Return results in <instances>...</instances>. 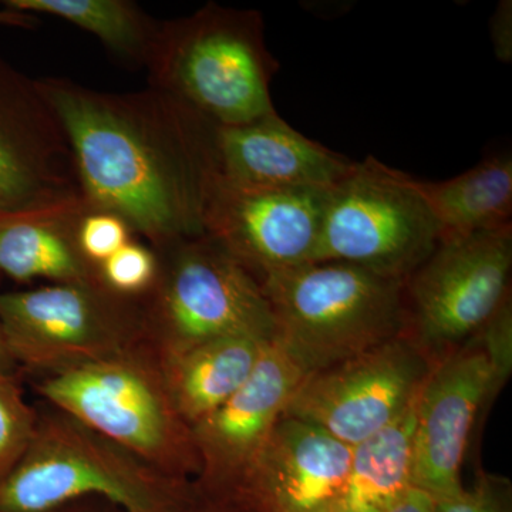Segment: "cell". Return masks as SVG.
Returning <instances> with one entry per match:
<instances>
[{
  "mask_svg": "<svg viewBox=\"0 0 512 512\" xmlns=\"http://www.w3.org/2000/svg\"><path fill=\"white\" fill-rule=\"evenodd\" d=\"M276 340L308 373L406 333L402 281L343 262H313L259 281Z\"/></svg>",
  "mask_w": 512,
  "mask_h": 512,
  "instance_id": "3957f363",
  "label": "cell"
},
{
  "mask_svg": "<svg viewBox=\"0 0 512 512\" xmlns=\"http://www.w3.org/2000/svg\"><path fill=\"white\" fill-rule=\"evenodd\" d=\"M441 238L512 225V157L494 153L466 173L440 181H420Z\"/></svg>",
  "mask_w": 512,
  "mask_h": 512,
  "instance_id": "d6986e66",
  "label": "cell"
},
{
  "mask_svg": "<svg viewBox=\"0 0 512 512\" xmlns=\"http://www.w3.org/2000/svg\"><path fill=\"white\" fill-rule=\"evenodd\" d=\"M215 146L221 177L247 187L326 191L355 165L303 136L276 111L242 126H217Z\"/></svg>",
  "mask_w": 512,
  "mask_h": 512,
  "instance_id": "2e32d148",
  "label": "cell"
},
{
  "mask_svg": "<svg viewBox=\"0 0 512 512\" xmlns=\"http://www.w3.org/2000/svg\"><path fill=\"white\" fill-rule=\"evenodd\" d=\"M86 212L0 224V274L19 282L43 278L55 284L99 279V268L84 258L77 241Z\"/></svg>",
  "mask_w": 512,
  "mask_h": 512,
  "instance_id": "ac0fdd59",
  "label": "cell"
},
{
  "mask_svg": "<svg viewBox=\"0 0 512 512\" xmlns=\"http://www.w3.org/2000/svg\"><path fill=\"white\" fill-rule=\"evenodd\" d=\"M440 239L420 180L367 156L326 194L313 262H343L404 282Z\"/></svg>",
  "mask_w": 512,
  "mask_h": 512,
  "instance_id": "8992f818",
  "label": "cell"
},
{
  "mask_svg": "<svg viewBox=\"0 0 512 512\" xmlns=\"http://www.w3.org/2000/svg\"><path fill=\"white\" fill-rule=\"evenodd\" d=\"M494 55L503 63L512 62V2L501 0L490 19Z\"/></svg>",
  "mask_w": 512,
  "mask_h": 512,
  "instance_id": "484cf974",
  "label": "cell"
},
{
  "mask_svg": "<svg viewBox=\"0 0 512 512\" xmlns=\"http://www.w3.org/2000/svg\"><path fill=\"white\" fill-rule=\"evenodd\" d=\"M99 274L103 284L117 295H138L153 288L158 261L150 249L127 242L99 266Z\"/></svg>",
  "mask_w": 512,
  "mask_h": 512,
  "instance_id": "603a6c76",
  "label": "cell"
},
{
  "mask_svg": "<svg viewBox=\"0 0 512 512\" xmlns=\"http://www.w3.org/2000/svg\"><path fill=\"white\" fill-rule=\"evenodd\" d=\"M306 375L295 357L274 339L244 386L191 427L198 474L207 493L231 501Z\"/></svg>",
  "mask_w": 512,
  "mask_h": 512,
  "instance_id": "5bb4252c",
  "label": "cell"
},
{
  "mask_svg": "<svg viewBox=\"0 0 512 512\" xmlns=\"http://www.w3.org/2000/svg\"><path fill=\"white\" fill-rule=\"evenodd\" d=\"M429 357L407 333L303 377L282 416L318 427L355 447L400 419L416 403Z\"/></svg>",
  "mask_w": 512,
  "mask_h": 512,
  "instance_id": "7c38bea8",
  "label": "cell"
},
{
  "mask_svg": "<svg viewBox=\"0 0 512 512\" xmlns=\"http://www.w3.org/2000/svg\"><path fill=\"white\" fill-rule=\"evenodd\" d=\"M101 278L0 293V328L13 362L47 375L137 346L143 318Z\"/></svg>",
  "mask_w": 512,
  "mask_h": 512,
  "instance_id": "30bf717a",
  "label": "cell"
},
{
  "mask_svg": "<svg viewBox=\"0 0 512 512\" xmlns=\"http://www.w3.org/2000/svg\"><path fill=\"white\" fill-rule=\"evenodd\" d=\"M512 225L440 239L404 281L406 333L436 363L511 298Z\"/></svg>",
  "mask_w": 512,
  "mask_h": 512,
  "instance_id": "9c48e42d",
  "label": "cell"
},
{
  "mask_svg": "<svg viewBox=\"0 0 512 512\" xmlns=\"http://www.w3.org/2000/svg\"><path fill=\"white\" fill-rule=\"evenodd\" d=\"M16 370H18V365L10 356L5 338H3L2 328H0V375L15 376Z\"/></svg>",
  "mask_w": 512,
  "mask_h": 512,
  "instance_id": "f1b7e54d",
  "label": "cell"
},
{
  "mask_svg": "<svg viewBox=\"0 0 512 512\" xmlns=\"http://www.w3.org/2000/svg\"><path fill=\"white\" fill-rule=\"evenodd\" d=\"M69 138L92 211L116 215L154 247L205 235L217 126L161 90L103 93L39 80Z\"/></svg>",
  "mask_w": 512,
  "mask_h": 512,
  "instance_id": "6da1fadb",
  "label": "cell"
},
{
  "mask_svg": "<svg viewBox=\"0 0 512 512\" xmlns=\"http://www.w3.org/2000/svg\"><path fill=\"white\" fill-rule=\"evenodd\" d=\"M271 342L229 336L157 356L175 409L190 429L244 386Z\"/></svg>",
  "mask_w": 512,
  "mask_h": 512,
  "instance_id": "e0dca14e",
  "label": "cell"
},
{
  "mask_svg": "<svg viewBox=\"0 0 512 512\" xmlns=\"http://www.w3.org/2000/svg\"><path fill=\"white\" fill-rule=\"evenodd\" d=\"M414 427L416 403L389 427L352 447L336 511L386 512L413 487Z\"/></svg>",
  "mask_w": 512,
  "mask_h": 512,
  "instance_id": "ffe728a7",
  "label": "cell"
},
{
  "mask_svg": "<svg viewBox=\"0 0 512 512\" xmlns=\"http://www.w3.org/2000/svg\"><path fill=\"white\" fill-rule=\"evenodd\" d=\"M329 512H339V511L333 510V511H329Z\"/></svg>",
  "mask_w": 512,
  "mask_h": 512,
  "instance_id": "4dcf8cb0",
  "label": "cell"
},
{
  "mask_svg": "<svg viewBox=\"0 0 512 512\" xmlns=\"http://www.w3.org/2000/svg\"><path fill=\"white\" fill-rule=\"evenodd\" d=\"M437 500L421 490L412 487L399 498L386 512H436Z\"/></svg>",
  "mask_w": 512,
  "mask_h": 512,
  "instance_id": "4316f807",
  "label": "cell"
},
{
  "mask_svg": "<svg viewBox=\"0 0 512 512\" xmlns=\"http://www.w3.org/2000/svg\"><path fill=\"white\" fill-rule=\"evenodd\" d=\"M37 419L23 399L15 376L0 375V480L25 453Z\"/></svg>",
  "mask_w": 512,
  "mask_h": 512,
  "instance_id": "7402d4cb",
  "label": "cell"
},
{
  "mask_svg": "<svg viewBox=\"0 0 512 512\" xmlns=\"http://www.w3.org/2000/svg\"><path fill=\"white\" fill-rule=\"evenodd\" d=\"M134 348L47 375L37 390L60 413L184 483L200 471L191 429L175 409L157 360Z\"/></svg>",
  "mask_w": 512,
  "mask_h": 512,
  "instance_id": "277c9868",
  "label": "cell"
},
{
  "mask_svg": "<svg viewBox=\"0 0 512 512\" xmlns=\"http://www.w3.org/2000/svg\"><path fill=\"white\" fill-rule=\"evenodd\" d=\"M165 249L143 332L154 336L157 356L229 336L276 338L271 305L245 266L210 235Z\"/></svg>",
  "mask_w": 512,
  "mask_h": 512,
  "instance_id": "52a82bcc",
  "label": "cell"
},
{
  "mask_svg": "<svg viewBox=\"0 0 512 512\" xmlns=\"http://www.w3.org/2000/svg\"><path fill=\"white\" fill-rule=\"evenodd\" d=\"M128 239L130 228L109 212H86L77 231L80 251L97 268L130 242Z\"/></svg>",
  "mask_w": 512,
  "mask_h": 512,
  "instance_id": "cb8c5ba5",
  "label": "cell"
},
{
  "mask_svg": "<svg viewBox=\"0 0 512 512\" xmlns=\"http://www.w3.org/2000/svg\"><path fill=\"white\" fill-rule=\"evenodd\" d=\"M6 9L52 15L99 37L107 49L128 63L146 66L158 23L127 0H3Z\"/></svg>",
  "mask_w": 512,
  "mask_h": 512,
  "instance_id": "44dd1931",
  "label": "cell"
},
{
  "mask_svg": "<svg viewBox=\"0 0 512 512\" xmlns=\"http://www.w3.org/2000/svg\"><path fill=\"white\" fill-rule=\"evenodd\" d=\"M328 191L247 187L220 174L205 212V234L258 281L312 264Z\"/></svg>",
  "mask_w": 512,
  "mask_h": 512,
  "instance_id": "4fadbf2b",
  "label": "cell"
},
{
  "mask_svg": "<svg viewBox=\"0 0 512 512\" xmlns=\"http://www.w3.org/2000/svg\"><path fill=\"white\" fill-rule=\"evenodd\" d=\"M436 512H511V485L504 477L481 474L471 490L437 501Z\"/></svg>",
  "mask_w": 512,
  "mask_h": 512,
  "instance_id": "d4e9b609",
  "label": "cell"
},
{
  "mask_svg": "<svg viewBox=\"0 0 512 512\" xmlns=\"http://www.w3.org/2000/svg\"><path fill=\"white\" fill-rule=\"evenodd\" d=\"M178 512H181V511H178ZM191 512H231V511L222 510V508H208V510L191 511Z\"/></svg>",
  "mask_w": 512,
  "mask_h": 512,
  "instance_id": "f546056e",
  "label": "cell"
},
{
  "mask_svg": "<svg viewBox=\"0 0 512 512\" xmlns=\"http://www.w3.org/2000/svg\"><path fill=\"white\" fill-rule=\"evenodd\" d=\"M512 369V301L460 348L431 366L416 402L413 487L437 501L464 490L461 467L484 406Z\"/></svg>",
  "mask_w": 512,
  "mask_h": 512,
  "instance_id": "ba28073f",
  "label": "cell"
},
{
  "mask_svg": "<svg viewBox=\"0 0 512 512\" xmlns=\"http://www.w3.org/2000/svg\"><path fill=\"white\" fill-rule=\"evenodd\" d=\"M350 457L352 447L305 421L282 416L231 501L252 512L336 510Z\"/></svg>",
  "mask_w": 512,
  "mask_h": 512,
  "instance_id": "9a60e30c",
  "label": "cell"
},
{
  "mask_svg": "<svg viewBox=\"0 0 512 512\" xmlns=\"http://www.w3.org/2000/svg\"><path fill=\"white\" fill-rule=\"evenodd\" d=\"M0 25L12 28L36 29L39 19L29 13L16 12V10L0 9Z\"/></svg>",
  "mask_w": 512,
  "mask_h": 512,
  "instance_id": "83f0119b",
  "label": "cell"
},
{
  "mask_svg": "<svg viewBox=\"0 0 512 512\" xmlns=\"http://www.w3.org/2000/svg\"><path fill=\"white\" fill-rule=\"evenodd\" d=\"M92 211L39 80L0 59V224Z\"/></svg>",
  "mask_w": 512,
  "mask_h": 512,
  "instance_id": "8fae6325",
  "label": "cell"
},
{
  "mask_svg": "<svg viewBox=\"0 0 512 512\" xmlns=\"http://www.w3.org/2000/svg\"><path fill=\"white\" fill-rule=\"evenodd\" d=\"M184 483L60 413L37 419L15 467L0 480V512H50L99 495L127 512H178Z\"/></svg>",
  "mask_w": 512,
  "mask_h": 512,
  "instance_id": "5b68a950",
  "label": "cell"
},
{
  "mask_svg": "<svg viewBox=\"0 0 512 512\" xmlns=\"http://www.w3.org/2000/svg\"><path fill=\"white\" fill-rule=\"evenodd\" d=\"M146 67L150 87L215 126H242L276 111L271 82L278 62L256 10L208 3L187 18L161 23Z\"/></svg>",
  "mask_w": 512,
  "mask_h": 512,
  "instance_id": "7a4b0ae2",
  "label": "cell"
}]
</instances>
